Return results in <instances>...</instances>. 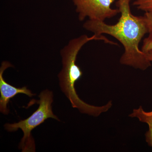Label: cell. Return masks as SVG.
Wrapping results in <instances>:
<instances>
[{
    "mask_svg": "<svg viewBox=\"0 0 152 152\" xmlns=\"http://www.w3.org/2000/svg\"><path fill=\"white\" fill-rule=\"evenodd\" d=\"M131 1L117 0L116 5L121 17L115 24L109 25L104 21L89 19L84 23L83 28L97 36L106 34L115 38L124 49L120 64L145 71L151 66V62L140 49L139 45L148 33V29L144 16H137L132 13Z\"/></svg>",
    "mask_w": 152,
    "mask_h": 152,
    "instance_id": "cell-1",
    "label": "cell"
},
{
    "mask_svg": "<svg viewBox=\"0 0 152 152\" xmlns=\"http://www.w3.org/2000/svg\"><path fill=\"white\" fill-rule=\"evenodd\" d=\"M92 40H103L109 43L110 40L103 35L94 34L91 37L82 35L71 40L61 51L63 68L59 74L60 88L74 108L78 109L81 113L97 117L109 110L113 106L112 101L102 106H95L85 102L77 94L75 84L83 75L80 68L76 64L77 56L84 45Z\"/></svg>",
    "mask_w": 152,
    "mask_h": 152,
    "instance_id": "cell-2",
    "label": "cell"
},
{
    "mask_svg": "<svg viewBox=\"0 0 152 152\" xmlns=\"http://www.w3.org/2000/svg\"><path fill=\"white\" fill-rule=\"evenodd\" d=\"M38 101L39 107L37 110L27 118L14 124H6L5 129L9 132H15L21 129L24 136L20 143V148L24 151L32 150L35 149L34 141L31 137V132L33 129L44 123L49 118L59 121L53 111L51 104L53 102V93L48 90H45L40 93Z\"/></svg>",
    "mask_w": 152,
    "mask_h": 152,
    "instance_id": "cell-3",
    "label": "cell"
},
{
    "mask_svg": "<svg viewBox=\"0 0 152 152\" xmlns=\"http://www.w3.org/2000/svg\"><path fill=\"white\" fill-rule=\"evenodd\" d=\"M116 0H72L80 21L86 18L89 20L104 21L120 13L118 9H113Z\"/></svg>",
    "mask_w": 152,
    "mask_h": 152,
    "instance_id": "cell-4",
    "label": "cell"
},
{
    "mask_svg": "<svg viewBox=\"0 0 152 152\" xmlns=\"http://www.w3.org/2000/svg\"><path fill=\"white\" fill-rule=\"evenodd\" d=\"M12 66V65L8 61H3L0 68V111L4 115L9 113L7 108V104L12 98L18 94H24L28 96L32 97L36 95L33 94L30 90L28 89L26 87L17 88L9 84L3 77V73L6 69Z\"/></svg>",
    "mask_w": 152,
    "mask_h": 152,
    "instance_id": "cell-5",
    "label": "cell"
},
{
    "mask_svg": "<svg viewBox=\"0 0 152 152\" xmlns=\"http://www.w3.org/2000/svg\"><path fill=\"white\" fill-rule=\"evenodd\" d=\"M129 117L137 118L141 122L145 123L148 126V130L145 134V141L152 148V110L147 112L144 110L142 106L134 109L129 115Z\"/></svg>",
    "mask_w": 152,
    "mask_h": 152,
    "instance_id": "cell-6",
    "label": "cell"
},
{
    "mask_svg": "<svg viewBox=\"0 0 152 152\" xmlns=\"http://www.w3.org/2000/svg\"><path fill=\"white\" fill-rule=\"evenodd\" d=\"M146 22L148 36L143 41L142 46L141 49L144 53L146 54L152 50V12H147L144 15Z\"/></svg>",
    "mask_w": 152,
    "mask_h": 152,
    "instance_id": "cell-7",
    "label": "cell"
},
{
    "mask_svg": "<svg viewBox=\"0 0 152 152\" xmlns=\"http://www.w3.org/2000/svg\"><path fill=\"white\" fill-rule=\"evenodd\" d=\"M133 5L137 9L145 12H152V0H135Z\"/></svg>",
    "mask_w": 152,
    "mask_h": 152,
    "instance_id": "cell-8",
    "label": "cell"
},
{
    "mask_svg": "<svg viewBox=\"0 0 152 152\" xmlns=\"http://www.w3.org/2000/svg\"><path fill=\"white\" fill-rule=\"evenodd\" d=\"M146 55L148 59L152 63V50H151V51L147 53Z\"/></svg>",
    "mask_w": 152,
    "mask_h": 152,
    "instance_id": "cell-9",
    "label": "cell"
}]
</instances>
